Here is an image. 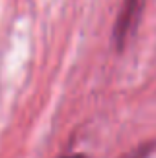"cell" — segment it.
Segmentation results:
<instances>
[{
	"instance_id": "1",
	"label": "cell",
	"mask_w": 156,
	"mask_h": 158,
	"mask_svg": "<svg viewBox=\"0 0 156 158\" xmlns=\"http://www.w3.org/2000/svg\"><path fill=\"white\" fill-rule=\"evenodd\" d=\"M143 6H145V0H123L121 11L116 20V28H114V40L119 50L125 48L129 40L132 39V35L136 33L142 13H143Z\"/></svg>"
},
{
	"instance_id": "2",
	"label": "cell",
	"mask_w": 156,
	"mask_h": 158,
	"mask_svg": "<svg viewBox=\"0 0 156 158\" xmlns=\"http://www.w3.org/2000/svg\"><path fill=\"white\" fill-rule=\"evenodd\" d=\"M145 156V151H142V149H138L136 153H132V155H129L127 158H143Z\"/></svg>"
},
{
	"instance_id": "3",
	"label": "cell",
	"mask_w": 156,
	"mask_h": 158,
	"mask_svg": "<svg viewBox=\"0 0 156 158\" xmlns=\"http://www.w3.org/2000/svg\"><path fill=\"white\" fill-rule=\"evenodd\" d=\"M64 158H86V156H83V155H70V156H64Z\"/></svg>"
}]
</instances>
